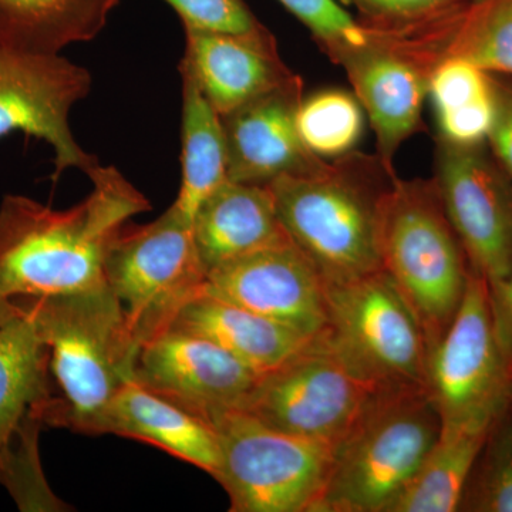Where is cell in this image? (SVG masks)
Listing matches in <instances>:
<instances>
[{"label":"cell","mask_w":512,"mask_h":512,"mask_svg":"<svg viewBox=\"0 0 512 512\" xmlns=\"http://www.w3.org/2000/svg\"><path fill=\"white\" fill-rule=\"evenodd\" d=\"M89 178L92 192L66 210L25 195L0 202V298L70 295L106 285L110 242L151 205L113 165H100Z\"/></svg>","instance_id":"cell-1"},{"label":"cell","mask_w":512,"mask_h":512,"mask_svg":"<svg viewBox=\"0 0 512 512\" xmlns=\"http://www.w3.org/2000/svg\"><path fill=\"white\" fill-rule=\"evenodd\" d=\"M394 177L379 157L353 151L266 187L293 244L338 285L383 269L380 204Z\"/></svg>","instance_id":"cell-2"},{"label":"cell","mask_w":512,"mask_h":512,"mask_svg":"<svg viewBox=\"0 0 512 512\" xmlns=\"http://www.w3.org/2000/svg\"><path fill=\"white\" fill-rule=\"evenodd\" d=\"M50 350L60 429L99 436L100 421L124 384L136 379L140 342L109 286L70 295L12 299Z\"/></svg>","instance_id":"cell-3"},{"label":"cell","mask_w":512,"mask_h":512,"mask_svg":"<svg viewBox=\"0 0 512 512\" xmlns=\"http://www.w3.org/2000/svg\"><path fill=\"white\" fill-rule=\"evenodd\" d=\"M440 430L424 387L377 392L335 448L320 512H390Z\"/></svg>","instance_id":"cell-4"},{"label":"cell","mask_w":512,"mask_h":512,"mask_svg":"<svg viewBox=\"0 0 512 512\" xmlns=\"http://www.w3.org/2000/svg\"><path fill=\"white\" fill-rule=\"evenodd\" d=\"M380 258L412 306L429 350L454 319L470 265L434 180L394 177L380 204Z\"/></svg>","instance_id":"cell-5"},{"label":"cell","mask_w":512,"mask_h":512,"mask_svg":"<svg viewBox=\"0 0 512 512\" xmlns=\"http://www.w3.org/2000/svg\"><path fill=\"white\" fill-rule=\"evenodd\" d=\"M326 301L328 323L318 338L357 379L377 392L426 389V333L384 269L326 285Z\"/></svg>","instance_id":"cell-6"},{"label":"cell","mask_w":512,"mask_h":512,"mask_svg":"<svg viewBox=\"0 0 512 512\" xmlns=\"http://www.w3.org/2000/svg\"><path fill=\"white\" fill-rule=\"evenodd\" d=\"M220 441L215 480L231 512H320L335 446L266 426L242 410L212 421Z\"/></svg>","instance_id":"cell-7"},{"label":"cell","mask_w":512,"mask_h":512,"mask_svg":"<svg viewBox=\"0 0 512 512\" xmlns=\"http://www.w3.org/2000/svg\"><path fill=\"white\" fill-rule=\"evenodd\" d=\"M50 350L22 312L0 326V484L20 511H69L50 490L39 456L40 431L60 429Z\"/></svg>","instance_id":"cell-8"},{"label":"cell","mask_w":512,"mask_h":512,"mask_svg":"<svg viewBox=\"0 0 512 512\" xmlns=\"http://www.w3.org/2000/svg\"><path fill=\"white\" fill-rule=\"evenodd\" d=\"M426 392L441 429L491 431L512 396V369L495 329L490 286L470 271L466 293L427 356Z\"/></svg>","instance_id":"cell-9"},{"label":"cell","mask_w":512,"mask_h":512,"mask_svg":"<svg viewBox=\"0 0 512 512\" xmlns=\"http://www.w3.org/2000/svg\"><path fill=\"white\" fill-rule=\"evenodd\" d=\"M104 279L140 346L163 332L207 279L192 222L171 205L150 224L124 225L107 249Z\"/></svg>","instance_id":"cell-10"},{"label":"cell","mask_w":512,"mask_h":512,"mask_svg":"<svg viewBox=\"0 0 512 512\" xmlns=\"http://www.w3.org/2000/svg\"><path fill=\"white\" fill-rule=\"evenodd\" d=\"M376 393L316 336L284 365L259 376L239 410L272 429L336 447Z\"/></svg>","instance_id":"cell-11"},{"label":"cell","mask_w":512,"mask_h":512,"mask_svg":"<svg viewBox=\"0 0 512 512\" xmlns=\"http://www.w3.org/2000/svg\"><path fill=\"white\" fill-rule=\"evenodd\" d=\"M92 86V73L62 53L0 46V138L23 133L49 144L55 154V180L70 168L89 177L101 164L77 143L70 113Z\"/></svg>","instance_id":"cell-12"},{"label":"cell","mask_w":512,"mask_h":512,"mask_svg":"<svg viewBox=\"0 0 512 512\" xmlns=\"http://www.w3.org/2000/svg\"><path fill=\"white\" fill-rule=\"evenodd\" d=\"M434 184L471 271L488 285L512 266V183L494 157L478 146L439 141Z\"/></svg>","instance_id":"cell-13"},{"label":"cell","mask_w":512,"mask_h":512,"mask_svg":"<svg viewBox=\"0 0 512 512\" xmlns=\"http://www.w3.org/2000/svg\"><path fill=\"white\" fill-rule=\"evenodd\" d=\"M134 372L151 392L211 424L241 409L259 377L211 340L173 326L141 343Z\"/></svg>","instance_id":"cell-14"},{"label":"cell","mask_w":512,"mask_h":512,"mask_svg":"<svg viewBox=\"0 0 512 512\" xmlns=\"http://www.w3.org/2000/svg\"><path fill=\"white\" fill-rule=\"evenodd\" d=\"M204 291L306 338L328 323L325 279L293 242L211 269Z\"/></svg>","instance_id":"cell-15"},{"label":"cell","mask_w":512,"mask_h":512,"mask_svg":"<svg viewBox=\"0 0 512 512\" xmlns=\"http://www.w3.org/2000/svg\"><path fill=\"white\" fill-rule=\"evenodd\" d=\"M339 64L375 131L377 157L393 171L397 151L419 130L433 67L409 47L376 33L370 45Z\"/></svg>","instance_id":"cell-16"},{"label":"cell","mask_w":512,"mask_h":512,"mask_svg":"<svg viewBox=\"0 0 512 512\" xmlns=\"http://www.w3.org/2000/svg\"><path fill=\"white\" fill-rule=\"evenodd\" d=\"M303 83L291 82L222 117L228 153V178L268 185L282 175L305 173L323 163L303 146L296 113Z\"/></svg>","instance_id":"cell-17"},{"label":"cell","mask_w":512,"mask_h":512,"mask_svg":"<svg viewBox=\"0 0 512 512\" xmlns=\"http://www.w3.org/2000/svg\"><path fill=\"white\" fill-rule=\"evenodd\" d=\"M180 64L190 70L201 92L221 117L291 82L292 72L269 32L255 35L184 28Z\"/></svg>","instance_id":"cell-18"},{"label":"cell","mask_w":512,"mask_h":512,"mask_svg":"<svg viewBox=\"0 0 512 512\" xmlns=\"http://www.w3.org/2000/svg\"><path fill=\"white\" fill-rule=\"evenodd\" d=\"M205 272L292 242L266 185L228 180L202 202L192 220Z\"/></svg>","instance_id":"cell-19"},{"label":"cell","mask_w":512,"mask_h":512,"mask_svg":"<svg viewBox=\"0 0 512 512\" xmlns=\"http://www.w3.org/2000/svg\"><path fill=\"white\" fill-rule=\"evenodd\" d=\"M143 441L210 474L220 467V441L210 421L138 383L124 384L100 421L99 436Z\"/></svg>","instance_id":"cell-20"},{"label":"cell","mask_w":512,"mask_h":512,"mask_svg":"<svg viewBox=\"0 0 512 512\" xmlns=\"http://www.w3.org/2000/svg\"><path fill=\"white\" fill-rule=\"evenodd\" d=\"M170 326L211 340L259 376L284 365L313 340L222 301L205 292L204 286L178 311Z\"/></svg>","instance_id":"cell-21"},{"label":"cell","mask_w":512,"mask_h":512,"mask_svg":"<svg viewBox=\"0 0 512 512\" xmlns=\"http://www.w3.org/2000/svg\"><path fill=\"white\" fill-rule=\"evenodd\" d=\"M120 0H0V46L57 55L90 42Z\"/></svg>","instance_id":"cell-22"},{"label":"cell","mask_w":512,"mask_h":512,"mask_svg":"<svg viewBox=\"0 0 512 512\" xmlns=\"http://www.w3.org/2000/svg\"><path fill=\"white\" fill-rule=\"evenodd\" d=\"M180 74L181 185L173 205L192 222L202 202L229 180L228 153L222 117L183 64Z\"/></svg>","instance_id":"cell-23"},{"label":"cell","mask_w":512,"mask_h":512,"mask_svg":"<svg viewBox=\"0 0 512 512\" xmlns=\"http://www.w3.org/2000/svg\"><path fill=\"white\" fill-rule=\"evenodd\" d=\"M416 46L433 66L446 57H463L512 79V0H473Z\"/></svg>","instance_id":"cell-24"},{"label":"cell","mask_w":512,"mask_h":512,"mask_svg":"<svg viewBox=\"0 0 512 512\" xmlns=\"http://www.w3.org/2000/svg\"><path fill=\"white\" fill-rule=\"evenodd\" d=\"M441 140L457 146L487 143L495 121L493 74L463 57H446L429 80Z\"/></svg>","instance_id":"cell-25"},{"label":"cell","mask_w":512,"mask_h":512,"mask_svg":"<svg viewBox=\"0 0 512 512\" xmlns=\"http://www.w3.org/2000/svg\"><path fill=\"white\" fill-rule=\"evenodd\" d=\"M491 431L441 429L436 444L390 512L460 510L468 480Z\"/></svg>","instance_id":"cell-26"},{"label":"cell","mask_w":512,"mask_h":512,"mask_svg":"<svg viewBox=\"0 0 512 512\" xmlns=\"http://www.w3.org/2000/svg\"><path fill=\"white\" fill-rule=\"evenodd\" d=\"M365 116L355 94L322 90L302 99L296 128L309 153L322 160H336L356 150L365 130Z\"/></svg>","instance_id":"cell-27"},{"label":"cell","mask_w":512,"mask_h":512,"mask_svg":"<svg viewBox=\"0 0 512 512\" xmlns=\"http://www.w3.org/2000/svg\"><path fill=\"white\" fill-rule=\"evenodd\" d=\"M345 9H353L356 19L376 35L417 37L436 29L441 23L466 8L473 0H336ZM350 12V10H349Z\"/></svg>","instance_id":"cell-28"},{"label":"cell","mask_w":512,"mask_h":512,"mask_svg":"<svg viewBox=\"0 0 512 512\" xmlns=\"http://www.w3.org/2000/svg\"><path fill=\"white\" fill-rule=\"evenodd\" d=\"M278 2L311 32L333 62L339 64L350 53L372 43V32L336 0Z\"/></svg>","instance_id":"cell-29"},{"label":"cell","mask_w":512,"mask_h":512,"mask_svg":"<svg viewBox=\"0 0 512 512\" xmlns=\"http://www.w3.org/2000/svg\"><path fill=\"white\" fill-rule=\"evenodd\" d=\"M483 463H476L460 510L512 512V424L484 446Z\"/></svg>","instance_id":"cell-30"},{"label":"cell","mask_w":512,"mask_h":512,"mask_svg":"<svg viewBox=\"0 0 512 512\" xmlns=\"http://www.w3.org/2000/svg\"><path fill=\"white\" fill-rule=\"evenodd\" d=\"M180 16L183 28L255 35L266 28L244 0H164Z\"/></svg>","instance_id":"cell-31"},{"label":"cell","mask_w":512,"mask_h":512,"mask_svg":"<svg viewBox=\"0 0 512 512\" xmlns=\"http://www.w3.org/2000/svg\"><path fill=\"white\" fill-rule=\"evenodd\" d=\"M495 121L487 143L498 165L512 183V79L495 76Z\"/></svg>","instance_id":"cell-32"},{"label":"cell","mask_w":512,"mask_h":512,"mask_svg":"<svg viewBox=\"0 0 512 512\" xmlns=\"http://www.w3.org/2000/svg\"><path fill=\"white\" fill-rule=\"evenodd\" d=\"M490 295L495 329L512 369V266L507 278L490 286Z\"/></svg>","instance_id":"cell-33"},{"label":"cell","mask_w":512,"mask_h":512,"mask_svg":"<svg viewBox=\"0 0 512 512\" xmlns=\"http://www.w3.org/2000/svg\"><path fill=\"white\" fill-rule=\"evenodd\" d=\"M20 313V308L12 299L0 298V326L5 325L10 319Z\"/></svg>","instance_id":"cell-34"}]
</instances>
